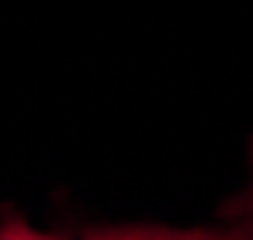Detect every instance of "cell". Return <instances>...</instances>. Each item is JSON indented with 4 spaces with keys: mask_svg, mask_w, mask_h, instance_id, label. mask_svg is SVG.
<instances>
[{
    "mask_svg": "<svg viewBox=\"0 0 253 240\" xmlns=\"http://www.w3.org/2000/svg\"><path fill=\"white\" fill-rule=\"evenodd\" d=\"M84 240H253V230H162V227H98Z\"/></svg>",
    "mask_w": 253,
    "mask_h": 240,
    "instance_id": "1",
    "label": "cell"
},
{
    "mask_svg": "<svg viewBox=\"0 0 253 240\" xmlns=\"http://www.w3.org/2000/svg\"><path fill=\"white\" fill-rule=\"evenodd\" d=\"M0 240H64V237H44L38 230H31L27 223L20 220H7L0 227Z\"/></svg>",
    "mask_w": 253,
    "mask_h": 240,
    "instance_id": "2",
    "label": "cell"
}]
</instances>
